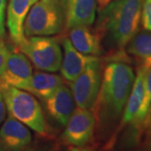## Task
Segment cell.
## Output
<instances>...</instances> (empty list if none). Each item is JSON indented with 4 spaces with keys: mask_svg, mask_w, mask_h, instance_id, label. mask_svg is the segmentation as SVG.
<instances>
[{
    "mask_svg": "<svg viewBox=\"0 0 151 151\" xmlns=\"http://www.w3.org/2000/svg\"><path fill=\"white\" fill-rule=\"evenodd\" d=\"M135 75L133 68L125 61H113L106 65L97 100L100 122L107 125L117 122L124 113L125 105L134 84Z\"/></svg>",
    "mask_w": 151,
    "mask_h": 151,
    "instance_id": "1",
    "label": "cell"
},
{
    "mask_svg": "<svg viewBox=\"0 0 151 151\" xmlns=\"http://www.w3.org/2000/svg\"><path fill=\"white\" fill-rule=\"evenodd\" d=\"M143 0H110L101 9L99 24L113 46L122 49L139 30Z\"/></svg>",
    "mask_w": 151,
    "mask_h": 151,
    "instance_id": "2",
    "label": "cell"
},
{
    "mask_svg": "<svg viewBox=\"0 0 151 151\" xmlns=\"http://www.w3.org/2000/svg\"><path fill=\"white\" fill-rule=\"evenodd\" d=\"M0 91L9 115L39 134L46 133L47 127L42 108L32 94L14 86H7Z\"/></svg>",
    "mask_w": 151,
    "mask_h": 151,
    "instance_id": "3",
    "label": "cell"
},
{
    "mask_svg": "<svg viewBox=\"0 0 151 151\" xmlns=\"http://www.w3.org/2000/svg\"><path fill=\"white\" fill-rule=\"evenodd\" d=\"M64 24L60 0H37L25 19L24 33L25 37L53 35L61 31Z\"/></svg>",
    "mask_w": 151,
    "mask_h": 151,
    "instance_id": "4",
    "label": "cell"
},
{
    "mask_svg": "<svg viewBox=\"0 0 151 151\" xmlns=\"http://www.w3.org/2000/svg\"><path fill=\"white\" fill-rule=\"evenodd\" d=\"M22 53L39 70L55 72L60 68L62 52L58 40L49 36L25 37L19 45Z\"/></svg>",
    "mask_w": 151,
    "mask_h": 151,
    "instance_id": "5",
    "label": "cell"
},
{
    "mask_svg": "<svg viewBox=\"0 0 151 151\" xmlns=\"http://www.w3.org/2000/svg\"><path fill=\"white\" fill-rule=\"evenodd\" d=\"M101 80L100 60H97L89 64L74 81H70V90L77 108H93L99 92Z\"/></svg>",
    "mask_w": 151,
    "mask_h": 151,
    "instance_id": "6",
    "label": "cell"
},
{
    "mask_svg": "<svg viewBox=\"0 0 151 151\" xmlns=\"http://www.w3.org/2000/svg\"><path fill=\"white\" fill-rule=\"evenodd\" d=\"M96 127V118L89 109L76 108L65 125L61 139L68 145L86 146L92 139Z\"/></svg>",
    "mask_w": 151,
    "mask_h": 151,
    "instance_id": "7",
    "label": "cell"
},
{
    "mask_svg": "<svg viewBox=\"0 0 151 151\" xmlns=\"http://www.w3.org/2000/svg\"><path fill=\"white\" fill-rule=\"evenodd\" d=\"M33 75L31 63L21 51H9L4 72L0 75V90L7 86L24 88Z\"/></svg>",
    "mask_w": 151,
    "mask_h": 151,
    "instance_id": "8",
    "label": "cell"
},
{
    "mask_svg": "<svg viewBox=\"0 0 151 151\" xmlns=\"http://www.w3.org/2000/svg\"><path fill=\"white\" fill-rule=\"evenodd\" d=\"M31 141L27 126L9 114L0 128V151H25Z\"/></svg>",
    "mask_w": 151,
    "mask_h": 151,
    "instance_id": "9",
    "label": "cell"
},
{
    "mask_svg": "<svg viewBox=\"0 0 151 151\" xmlns=\"http://www.w3.org/2000/svg\"><path fill=\"white\" fill-rule=\"evenodd\" d=\"M43 102L50 117L57 124L65 127L76 108L75 100L70 88L62 84Z\"/></svg>",
    "mask_w": 151,
    "mask_h": 151,
    "instance_id": "10",
    "label": "cell"
},
{
    "mask_svg": "<svg viewBox=\"0 0 151 151\" xmlns=\"http://www.w3.org/2000/svg\"><path fill=\"white\" fill-rule=\"evenodd\" d=\"M66 29L90 26L95 21L97 0H60Z\"/></svg>",
    "mask_w": 151,
    "mask_h": 151,
    "instance_id": "11",
    "label": "cell"
},
{
    "mask_svg": "<svg viewBox=\"0 0 151 151\" xmlns=\"http://www.w3.org/2000/svg\"><path fill=\"white\" fill-rule=\"evenodd\" d=\"M64 55H62L60 72L63 78L69 82L74 81L89 64L99 60L98 56L84 55L76 50L69 39L62 42Z\"/></svg>",
    "mask_w": 151,
    "mask_h": 151,
    "instance_id": "12",
    "label": "cell"
},
{
    "mask_svg": "<svg viewBox=\"0 0 151 151\" xmlns=\"http://www.w3.org/2000/svg\"><path fill=\"white\" fill-rule=\"evenodd\" d=\"M37 0H9L7 25L13 41L19 45L24 40V24L29 12Z\"/></svg>",
    "mask_w": 151,
    "mask_h": 151,
    "instance_id": "13",
    "label": "cell"
},
{
    "mask_svg": "<svg viewBox=\"0 0 151 151\" xmlns=\"http://www.w3.org/2000/svg\"><path fill=\"white\" fill-rule=\"evenodd\" d=\"M146 70H147L146 68L142 66H139L138 68L137 75L135 76L129 97L128 98V101L123 113L121 127H124L128 124L130 126H133V124H134L137 114L139 111L141 103L143 101Z\"/></svg>",
    "mask_w": 151,
    "mask_h": 151,
    "instance_id": "14",
    "label": "cell"
},
{
    "mask_svg": "<svg viewBox=\"0 0 151 151\" xmlns=\"http://www.w3.org/2000/svg\"><path fill=\"white\" fill-rule=\"evenodd\" d=\"M63 84L61 77L50 72H35L26 82L23 90L45 100Z\"/></svg>",
    "mask_w": 151,
    "mask_h": 151,
    "instance_id": "15",
    "label": "cell"
},
{
    "mask_svg": "<svg viewBox=\"0 0 151 151\" xmlns=\"http://www.w3.org/2000/svg\"><path fill=\"white\" fill-rule=\"evenodd\" d=\"M68 39L73 47L82 54L94 56H99L101 54L99 36L86 26L70 29Z\"/></svg>",
    "mask_w": 151,
    "mask_h": 151,
    "instance_id": "16",
    "label": "cell"
},
{
    "mask_svg": "<svg viewBox=\"0 0 151 151\" xmlns=\"http://www.w3.org/2000/svg\"><path fill=\"white\" fill-rule=\"evenodd\" d=\"M127 51L139 62V66L146 69L151 66V32L137 31L127 44Z\"/></svg>",
    "mask_w": 151,
    "mask_h": 151,
    "instance_id": "17",
    "label": "cell"
},
{
    "mask_svg": "<svg viewBox=\"0 0 151 151\" xmlns=\"http://www.w3.org/2000/svg\"><path fill=\"white\" fill-rule=\"evenodd\" d=\"M151 107V66L146 70L145 78V87H144V95L143 101L141 103L139 111L137 114L134 124L132 128L134 130L135 135L138 134V132L144 129V121L145 119L148 112Z\"/></svg>",
    "mask_w": 151,
    "mask_h": 151,
    "instance_id": "18",
    "label": "cell"
},
{
    "mask_svg": "<svg viewBox=\"0 0 151 151\" xmlns=\"http://www.w3.org/2000/svg\"><path fill=\"white\" fill-rule=\"evenodd\" d=\"M140 22L145 30L151 32V0H143Z\"/></svg>",
    "mask_w": 151,
    "mask_h": 151,
    "instance_id": "19",
    "label": "cell"
},
{
    "mask_svg": "<svg viewBox=\"0 0 151 151\" xmlns=\"http://www.w3.org/2000/svg\"><path fill=\"white\" fill-rule=\"evenodd\" d=\"M9 53V49L7 48L5 44L3 42V40L0 38V75L4 70Z\"/></svg>",
    "mask_w": 151,
    "mask_h": 151,
    "instance_id": "20",
    "label": "cell"
},
{
    "mask_svg": "<svg viewBox=\"0 0 151 151\" xmlns=\"http://www.w3.org/2000/svg\"><path fill=\"white\" fill-rule=\"evenodd\" d=\"M6 116V105L4 103V99L3 97V94L0 91V126L4 120Z\"/></svg>",
    "mask_w": 151,
    "mask_h": 151,
    "instance_id": "21",
    "label": "cell"
},
{
    "mask_svg": "<svg viewBox=\"0 0 151 151\" xmlns=\"http://www.w3.org/2000/svg\"><path fill=\"white\" fill-rule=\"evenodd\" d=\"M144 146L146 151H151V126L147 129L146 131L145 141H144Z\"/></svg>",
    "mask_w": 151,
    "mask_h": 151,
    "instance_id": "22",
    "label": "cell"
},
{
    "mask_svg": "<svg viewBox=\"0 0 151 151\" xmlns=\"http://www.w3.org/2000/svg\"><path fill=\"white\" fill-rule=\"evenodd\" d=\"M151 126V107L148 112L145 119L144 121V129H148Z\"/></svg>",
    "mask_w": 151,
    "mask_h": 151,
    "instance_id": "23",
    "label": "cell"
},
{
    "mask_svg": "<svg viewBox=\"0 0 151 151\" xmlns=\"http://www.w3.org/2000/svg\"><path fill=\"white\" fill-rule=\"evenodd\" d=\"M4 14H0V38L2 37L4 34Z\"/></svg>",
    "mask_w": 151,
    "mask_h": 151,
    "instance_id": "24",
    "label": "cell"
},
{
    "mask_svg": "<svg viewBox=\"0 0 151 151\" xmlns=\"http://www.w3.org/2000/svg\"><path fill=\"white\" fill-rule=\"evenodd\" d=\"M70 151H95L94 150H92L89 147H85V146H82V147H73L70 149Z\"/></svg>",
    "mask_w": 151,
    "mask_h": 151,
    "instance_id": "25",
    "label": "cell"
},
{
    "mask_svg": "<svg viewBox=\"0 0 151 151\" xmlns=\"http://www.w3.org/2000/svg\"><path fill=\"white\" fill-rule=\"evenodd\" d=\"M97 2L98 3V4H99L100 9H103V8H104L110 2V0H97Z\"/></svg>",
    "mask_w": 151,
    "mask_h": 151,
    "instance_id": "26",
    "label": "cell"
},
{
    "mask_svg": "<svg viewBox=\"0 0 151 151\" xmlns=\"http://www.w3.org/2000/svg\"><path fill=\"white\" fill-rule=\"evenodd\" d=\"M6 7V0H0V14H4Z\"/></svg>",
    "mask_w": 151,
    "mask_h": 151,
    "instance_id": "27",
    "label": "cell"
},
{
    "mask_svg": "<svg viewBox=\"0 0 151 151\" xmlns=\"http://www.w3.org/2000/svg\"><path fill=\"white\" fill-rule=\"evenodd\" d=\"M29 151H52L49 150L47 148H37V149H33Z\"/></svg>",
    "mask_w": 151,
    "mask_h": 151,
    "instance_id": "28",
    "label": "cell"
}]
</instances>
